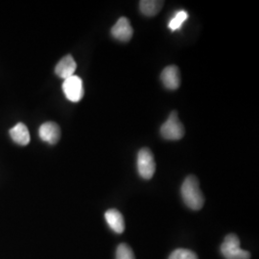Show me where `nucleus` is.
I'll return each instance as SVG.
<instances>
[{
  "label": "nucleus",
  "mask_w": 259,
  "mask_h": 259,
  "mask_svg": "<svg viewBox=\"0 0 259 259\" xmlns=\"http://www.w3.org/2000/svg\"><path fill=\"white\" fill-rule=\"evenodd\" d=\"M77 68L76 62L71 55H66L57 64L55 67V73L62 79H67L73 76Z\"/></svg>",
  "instance_id": "nucleus-9"
},
{
  "label": "nucleus",
  "mask_w": 259,
  "mask_h": 259,
  "mask_svg": "<svg viewBox=\"0 0 259 259\" xmlns=\"http://www.w3.org/2000/svg\"><path fill=\"white\" fill-rule=\"evenodd\" d=\"M105 219L111 230L118 234L125 231V221L123 215L117 209H109L105 213Z\"/></svg>",
  "instance_id": "nucleus-10"
},
{
  "label": "nucleus",
  "mask_w": 259,
  "mask_h": 259,
  "mask_svg": "<svg viewBox=\"0 0 259 259\" xmlns=\"http://www.w3.org/2000/svg\"><path fill=\"white\" fill-rule=\"evenodd\" d=\"M63 92L69 101L73 103L81 101L84 93L82 79L76 75L65 79L63 83Z\"/></svg>",
  "instance_id": "nucleus-5"
},
{
  "label": "nucleus",
  "mask_w": 259,
  "mask_h": 259,
  "mask_svg": "<svg viewBox=\"0 0 259 259\" xmlns=\"http://www.w3.org/2000/svg\"><path fill=\"white\" fill-rule=\"evenodd\" d=\"M221 253L225 259H250V253L240 247V239L236 234H228L221 245Z\"/></svg>",
  "instance_id": "nucleus-2"
},
{
  "label": "nucleus",
  "mask_w": 259,
  "mask_h": 259,
  "mask_svg": "<svg viewBox=\"0 0 259 259\" xmlns=\"http://www.w3.org/2000/svg\"><path fill=\"white\" fill-rule=\"evenodd\" d=\"M168 259H199L198 255L192 250L187 249H177L174 250Z\"/></svg>",
  "instance_id": "nucleus-15"
},
{
  "label": "nucleus",
  "mask_w": 259,
  "mask_h": 259,
  "mask_svg": "<svg viewBox=\"0 0 259 259\" xmlns=\"http://www.w3.org/2000/svg\"><path fill=\"white\" fill-rule=\"evenodd\" d=\"M10 136L16 143L21 146H25L30 142L29 131L23 123H19L10 130Z\"/></svg>",
  "instance_id": "nucleus-11"
},
{
  "label": "nucleus",
  "mask_w": 259,
  "mask_h": 259,
  "mask_svg": "<svg viewBox=\"0 0 259 259\" xmlns=\"http://www.w3.org/2000/svg\"><path fill=\"white\" fill-rule=\"evenodd\" d=\"M163 4L164 2L159 0H142L139 3V8L144 16L154 17L159 13Z\"/></svg>",
  "instance_id": "nucleus-12"
},
{
  "label": "nucleus",
  "mask_w": 259,
  "mask_h": 259,
  "mask_svg": "<svg viewBox=\"0 0 259 259\" xmlns=\"http://www.w3.org/2000/svg\"><path fill=\"white\" fill-rule=\"evenodd\" d=\"M39 138L51 145L57 144L61 138V129L55 122H46L38 130Z\"/></svg>",
  "instance_id": "nucleus-6"
},
{
  "label": "nucleus",
  "mask_w": 259,
  "mask_h": 259,
  "mask_svg": "<svg viewBox=\"0 0 259 259\" xmlns=\"http://www.w3.org/2000/svg\"><path fill=\"white\" fill-rule=\"evenodd\" d=\"M188 19V14L185 11H178L176 14L174 15V17L169 21L168 23V28L171 31H177L180 30L183 24L186 21V19Z\"/></svg>",
  "instance_id": "nucleus-13"
},
{
  "label": "nucleus",
  "mask_w": 259,
  "mask_h": 259,
  "mask_svg": "<svg viewBox=\"0 0 259 259\" xmlns=\"http://www.w3.org/2000/svg\"><path fill=\"white\" fill-rule=\"evenodd\" d=\"M134 30L127 18H120L111 28L112 37L123 42H127L133 37Z\"/></svg>",
  "instance_id": "nucleus-7"
},
{
  "label": "nucleus",
  "mask_w": 259,
  "mask_h": 259,
  "mask_svg": "<svg viewBox=\"0 0 259 259\" xmlns=\"http://www.w3.org/2000/svg\"><path fill=\"white\" fill-rule=\"evenodd\" d=\"M181 193L185 204L192 210H200L204 204V197L199 181L195 176H188L182 185Z\"/></svg>",
  "instance_id": "nucleus-1"
},
{
  "label": "nucleus",
  "mask_w": 259,
  "mask_h": 259,
  "mask_svg": "<svg viewBox=\"0 0 259 259\" xmlns=\"http://www.w3.org/2000/svg\"><path fill=\"white\" fill-rule=\"evenodd\" d=\"M115 257L116 259H136L134 251L125 243H122L117 247Z\"/></svg>",
  "instance_id": "nucleus-14"
},
{
  "label": "nucleus",
  "mask_w": 259,
  "mask_h": 259,
  "mask_svg": "<svg viewBox=\"0 0 259 259\" xmlns=\"http://www.w3.org/2000/svg\"><path fill=\"white\" fill-rule=\"evenodd\" d=\"M138 170L139 176L144 180L152 179L156 172V161L148 148L139 150L138 154Z\"/></svg>",
  "instance_id": "nucleus-4"
},
{
  "label": "nucleus",
  "mask_w": 259,
  "mask_h": 259,
  "mask_svg": "<svg viewBox=\"0 0 259 259\" xmlns=\"http://www.w3.org/2000/svg\"><path fill=\"white\" fill-rule=\"evenodd\" d=\"M161 82L168 90H177L181 85L180 69L176 65H169L161 72Z\"/></svg>",
  "instance_id": "nucleus-8"
},
{
  "label": "nucleus",
  "mask_w": 259,
  "mask_h": 259,
  "mask_svg": "<svg viewBox=\"0 0 259 259\" xmlns=\"http://www.w3.org/2000/svg\"><path fill=\"white\" fill-rule=\"evenodd\" d=\"M185 127L179 120L177 111H172L166 122L161 126L160 134L167 140H179L185 136Z\"/></svg>",
  "instance_id": "nucleus-3"
}]
</instances>
